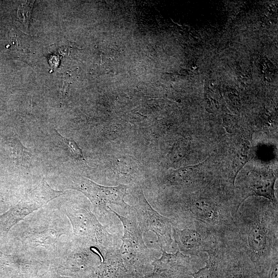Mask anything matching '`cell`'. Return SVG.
I'll return each instance as SVG.
<instances>
[{
    "label": "cell",
    "mask_w": 278,
    "mask_h": 278,
    "mask_svg": "<svg viewBox=\"0 0 278 278\" xmlns=\"http://www.w3.org/2000/svg\"><path fill=\"white\" fill-rule=\"evenodd\" d=\"M65 217L60 211L42 207L24 218L15 235L20 252L32 258L55 259L73 240Z\"/></svg>",
    "instance_id": "1"
},
{
    "label": "cell",
    "mask_w": 278,
    "mask_h": 278,
    "mask_svg": "<svg viewBox=\"0 0 278 278\" xmlns=\"http://www.w3.org/2000/svg\"><path fill=\"white\" fill-rule=\"evenodd\" d=\"M65 193L53 189L43 179L37 186L26 192L17 203L0 216V233L7 234L20 221Z\"/></svg>",
    "instance_id": "2"
},
{
    "label": "cell",
    "mask_w": 278,
    "mask_h": 278,
    "mask_svg": "<svg viewBox=\"0 0 278 278\" xmlns=\"http://www.w3.org/2000/svg\"><path fill=\"white\" fill-rule=\"evenodd\" d=\"M69 187L80 191L88 197L97 215L101 216L108 212V204L119 205L124 208L131 207L124 201V197L127 195V186L125 185L102 186L86 177L76 175L71 177Z\"/></svg>",
    "instance_id": "3"
},
{
    "label": "cell",
    "mask_w": 278,
    "mask_h": 278,
    "mask_svg": "<svg viewBox=\"0 0 278 278\" xmlns=\"http://www.w3.org/2000/svg\"><path fill=\"white\" fill-rule=\"evenodd\" d=\"M60 209L71 224L75 242L84 246L102 244L103 228L90 210L72 205Z\"/></svg>",
    "instance_id": "4"
},
{
    "label": "cell",
    "mask_w": 278,
    "mask_h": 278,
    "mask_svg": "<svg viewBox=\"0 0 278 278\" xmlns=\"http://www.w3.org/2000/svg\"><path fill=\"white\" fill-rule=\"evenodd\" d=\"M135 211L136 219L143 232L151 230L158 236L157 242L160 246L164 236L166 234L170 220L155 211L147 201L142 190L138 196L135 206H131Z\"/></svg>",
    "instance_id": "5"
},
{
    "label": "cell",
    "mask_w": 278,
    "mask_h": 278,
    "mask_svg": "<svg viewBox=\"0 0 278 278\" xmlns=\"http://www.w3.org/2000/svg\"><path fill=\"white\" fill-rule=\"evenodd\" d=\"M108 209L109 210V211L114 213L123 224L124 234L119 250L121 254L125 257H131L148 250L143 240V232L136 218L131 216L125 217L111 210L109 206Z\"/></svg>",
    "instance_id": "6"
},
{
    "label": "cell",
    "mask_w": 278,
    "mask_h": 278,
    "mask_svg": "<svg viewBox=\"0 0 278 278\" xmlns=\"http://www.w3.org/2000/svg\"><path fill=\"white\" fill-rule=\"evenodd\" d=\"M276 177L272 173L264 171L256 176L250 184L254 195L262 196L275 203L274 184Z\"/></svg>",
    "instance_id": "7"
},
{
    "label": "cell",
    "mask_w": 278,
    "mask_h": 278,
    "mask_svg": "<svg viewBox=\"0 0 278 278\" xmlns=\"http://www.w3.org/2000/svg\"><path fill=\"white\" fill-rule=\"evenodd\" d=\"M190 210L197 217L205 221L215 222L218 217L216 203L208 198L198 199L194 202Z\"/></svg>",
    "instance_id": "8"
},
{
    "label": "cell",
    "mask_w": 278,
    "mask_h": 278,
    "mask_svg": "<svg viewBox=\"0 0 278 278\" xmlns=\"http://www.w3.org/2000/svg\"><path fill=\"white\" fill-rule=\"evenodd\" d=\"M252 155L250 142L244 141L239 146L232 160L230 177L233 184L238 173L251 159Z\"/></svg>",
    "instance_id": "9"
},
{
    "label": "cell",
    "mask_w": 278,
    "mask_h": 278,
    "mask_svg": "<svg viewBox=\"0 0 278 278\" xmlns=\"http://www.w3.org/2000/svg\"><path fill=\"white\" fill-rule=\"evenodd\" d=\"M161 249L163 252L161 257L152 263L157 270L162 271L172 269L180 266L181 263L189 259L188 256L184 255L179 250L175 254H169L162 248Z\"/></svg>",
    "instance_id": "10"
},
{
    "label": "cell",
    "mask_w": 278,
    "mask_h": 278,
    "mask_svg": "<svg viewBox=\"0 0 278 278\" xmlns=\"http://www.w3.org/2000/svg\"><path fill=\"white\" fill-rule=\"evenodd\" d=\"M176 239L181 250H191L198 248L201 243V237L196 230L185 229L176 234Z\"/></svg>",
    "instance_id": "11"
},
{
    "label": "cell",
    "mask_w": 278,
    "mask_h": 278,
    "mask_svg": "<svg viewBox=\"0 0 278 278\" xmlns=\"http://www.w3.org/2000/svg\"><path fill=\"white\" fill-rule=\"evenodd\" d=\"M250 248L255 252L264 250L267 243V232L264 225L257 224L250 230L248 237Z\"/></svg>",
    "instance_id": "12"
},
{
    "label": "cell",
    "mask_w": 278,
    "mask_h": 278,
    "mask_svg": "<svg viewBox=\"0 0 278 278\" xmlns=\"http://www.w3.org/2000/svg\"><path fill=\"white\" fill-rule=\"evenodd\" d=\"M198 166H189L173 171L169 176V181L176 184H182L190 181L196 175Z\"/></svg>",
    "instance_id": "13"
},
{
    "label": "cell",
    "mask_w": 278,
    "mask_h": 278,
    "mask_svg": "<svg viewBox=\"0 0 278 278\" xmlns=\"http://www.w3.org/2000/svg\"><path fill=\"white\" fill-rule=\"evenodd\" d=\"M34 1H26L20 5L18 9L17 16L23 25L28 27L30 23L32 5Z\"/></svg>",
    "instance_id": "14"
},
{
    "label": "cell",
    "mask_w": 278,
    "mask_h": 278,
    "mask_svg": "<svg viewBox=\"0 0 278 278\" xmlns=\"http://www.w3.org/2000/svg\"><path fill=\"white\" fill-rule=\"evenodd\" d=\"M61 136V135H60ZM64 143L68 146L72 154L76 158L85 160L81 149L72 140L66 138L61 136Z\"/></svg>",
    "instance_id": "15"
},
{
    "label": "cell",
    "mask_w": 278,
    "mask_h": 278,
    "mask_svg": "<svg viewBox=\"0 0 278 278\" xmlns=\"http://www.w3.org/2000/svg\"><path fill=\"white\" fill-rule=\"evenodd\" d=\"M212 271V263L207 262L206 265L195 273H190L194 278H211Z\"/></svg>",
    "instance_id": "16"
},
{
    "label": "cell",
    "mask_w": 278,
    "mask_h": 278,
    "mask_svg": "<svg viewBox=\"0 0 278 278\" xmlns=\"http://www.w3.org/2000/svg\"><path fill=\"white\" fill-rule=\"evenodd\" d=\"M277 265H274L271 271L270 278H277Z\"/></svg>",
    "instance_id": "17"
},
{
    "label": "cell",
    "mask_w": 278,
    "mask_h": 278,
    "mask_svg": "<svg viewBox=\"0 0 278 278\" xmlns=\"http://www.w3.org/2000/svg\"><path fill=\"white\" fill-rule=\"evenodd\" d=\"M232 278H239V277H232Z\"/></svg>",
    "instance_id": "18"
}]
</instances>
